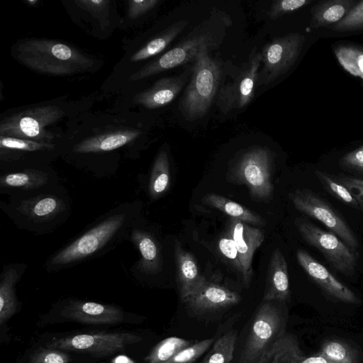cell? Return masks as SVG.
<instances>
[{
    "mask_svg": "<svg viewBox=\"0 0 363 363\" xmlns=\"http://www.w3.org/2000/svg\"><path fill=\"white\" fill-rule=\"evenodd\" d=\"M16 58L38 72L71 75L91 68L94 61L75 48L57 40L31 38L20 43Z\"/></svg>",
    "mask_w": 363,
    "mask_h": 363,
    "instance_id": "1",
    "label": "cell"
},
{
    "mask_svg": "<svg viewBox=\"0 0 363 363\" xmlns=\"http://www.w3.org/2000/svg\"><path fill=\"white\" fill-rule=\"evenodd\" d=\"M214 45L201 47L193 60L191 78L179 104V110L187 121L205 116L218 95L222 68L218 60L209 55Z\"/></svg>",
    "mask_w": 363,
    "mask_h": 363,
    "instance_id": "2",
    "label": "cell"
},
{
    "mask_svg": "<svg viewBox=\"0 0 363 363\" xmlns=\"http://www.w3.org/2000/svg\"><path fill=\"white\" fill-rule=\"evenodd\" d=\"M294 223L302 238L318 249L333 269L347 277L354 274L359 258L357 250L334 233L323 230L303 218H296Z\"/></svg>",
    "mask_w": 363,
    "mask_h": 363,
    "instance_id": "3",
    "label": "cell"
},
{
    "mask_svg": "<svg viewBox=\"0 0 363 363\" xmlns=\"http://www.w3.org/2000/svg\"><path fill=\"white\" fill-rule=\"evenodd\" d=\"M285 333L281 311L270 301L259 308L238 363H258L264 353Z\"/></svg>",
    "mask_w": 363,
    "mask_h": 363,
    "instance_id": "4",
    "label": "cell"
},
{
    "mask_svg": "<svg viewBox=\"0 0 363 363\" xmlns=\"http://www.w3.org/2000/svg\"><path fill=\"white\" fill-rule=\"evenodd\" d=\"M56 106H38L4 118L0 123V135L50 143L54 134L45 128L64 116Z\"/></svg>",
    "mask_w": 363,
    "mask_h": 363,
    "instance_id": "5",
    "label": "cell"
},
{
    "mask_svg": "<svg viewBox=\"0 0 363 363\" xmlns=\"http://www.w3.org/2000/svg\"><path fill=\"white\" fill-rule=\"evenodd\" d=\"M305 42L298 33L277 37L261 50L263 67L259 70L257 86L267 85L286 74L297 60Z\"/></svg>",
    "mask_w": 363,
    "mask_h": 363,
    "instance_id": "6",
    "label": "cell"
},
{
    "mask_svg": "<svg viewBox=\"0 0 363 363\" xmlns=\"http://www.w3.org/2000/svg\"><path fill=\"white\" fill-rule=\"evenodd\" d=\"M272 155L267 147L248 150L238 161L233 171L235 180L245 184L250 195L260 200L268 199L273 192Z\"/></svg>",
    "mask_w": 363,
    "mask_h": 363,
    "instance_id": "7",
    "label": "cell"
},
{
    "mask_svg": "<svg viewBox=\"0 0 363 363\" xmlns=\"http://www.w3.org/2000/svg\"><path fill=\"white\" fill-rule=\"evenodd\" d=\"M294 207L303 214L320 221L350 247L357 250V237L343 218L324 199L310 189H296L289 194Z\"/></svg>",
    "mask_w": 363,
    "mask_h": 363,
    "instance_id": "8",
    "label": "cell"
},
{
    "mask_svg": "<svg viewBox=\"0 0 363 363\" xmlns=\"http://www.w3.org/2000/svg\"><path fill=\"white\" fill-rule=\"evenodd\" d=\"M262 55L253 49L232 81L219 88L216 104L225 114L247 106L254 98Z\"/></svg>",
    "mask_w": 363,
    "mask_h": 363,
    "instance_id": "9",
    "label": "cell"
},
{
    "mask_svg": "<svg viewBox=\"0 0 363 363\" xmlns=\"http://www.w3.org/2000/svg\"><path fill=\"white\" fill-rule=\"evenodd\" d=\"M124 220V214L110 216L56 254L51 263L67 264L89 257L111 240Z\"/></svg>",
    "mask_w": 363,
    "mask_h": 363,
    "instance_id": "10",
    "label": "cell"
},
{
    "mask_svg": "<svg viewBox=\"0 0 363 363\" xmlns=\"http://www.w3.org/2000/svg\"><path fill=\"white\" fill-rule=\"evenodd\" d=\"M205 45H216L215 39L210 33L199 32L197 29L194 34L133 73L130 81L143 79L193 61Z\"/></svg>",
    "mask_w": 363,
    "mask_h": 363,
    "instance_id": "11",
    "label": "cell"
},
{
    "mask_svg": "<svg viewBox=\"0 0 363 363\" xmlns=\"http://www.w3.org/2000/svg\"><path fill=\"white\" fill-rule=\"evenodd\" d=\"M140 340V337L129 333L81 334L58 340L52 347L105 355Z\"/></svg>",
    "mask_w": 363,
    "mask_h": 363,
    "instance_id": "12",
    "label": "cell"
},
{
    "mask_svg": "<svg viewBox=\"0 0 363 363\" xmlns=\"http://www.w3.org/2000/svg\"><path fill=\"white\" fill-rule=\"evenodd\" d=\"M296 259L306 274L328 296L345 303L357 304L361 302L359 298L350 289L335 278L307 251L298 250Z\"/></svg>",
    "mask_w": 363,
    "mask_h": 363,
    "instance_id": "13",
    "label": "cell"
},
{
    "mask_svg": "<svg viewBox=\"0 0 363 363\" xmlns=\"http://www.w3.org/2000/svg\"><path fill=\"white\" fill-rule=\"evenodd\" d=\"M228 234L233 239L242 266V276L246 286H248L252 275V262L255 250L264 239L263 231L253 228L240 220L231 218Z\"/></svg>",
    "mask_w": 363,
    "mask_h": 363,
    "instance_id": "14",
    "label": "cell"
},
{
    "mask_svg": "<svg viewBox=\"0 0 363 363\" xmlns=\"http://www.w3.org/2000/svg\"><path fill=\"white\" fill-rule=\"evenodd\" d=\"M238 294L219 284L206 282L184 302L193 311L201 313L238 303Z\"/></svg>",
    "mask_w": 363,
    "mask_h": 363,
    "instance_id": "15",
    "label": "cell"
},
{
    "mask_svg": "<svg viewBox=\"0 0 363 363\" xmlns=\"http://www.w3.org/2000/svg\"><path fill=\"white\" fill-rule=\"evenodd\" d=\"M188 79L187 74L180 76L163 77L152 86L133 97V102L149 109L163 107L171 103L180 93Z\"/></svg>",
    "mask_w": 363,
    "mask_h": 363,
    "instance_id": "16",
    "label": "cell"
},
{
    "mask_svg": "<svg viewBox=\"0 0 363 363\" xmlns=\"http://www.w3.org/2000/svg\"><path fill=\"white\" fill-rule=\"evenodd\" d=\"M174 257L177 286L180 297L185 302L206 279L199 272L194 257L184 250L179 241L174 245Z\"/></svg>",
    "mask_w": 363,
    "mask_h": 363,
    "instance_id": "17",
    "label": "cell"
},
{
    "mask_svg": "<svg viewBox=\"0 0 363 363\" xmlns=\"http://www.w3.org/2000/svg\"><path fill=\"white\" fill-rule=\"evenodd\" d=\"M62 313L70 319L91 324H113L123 320V313L119 308L94 302L71 303Z\"/></svg>",
    "mask_w": 363,
    "mask_h": 363,
    "instance_id": "18",
    "label": "cell"
},
{
    "mask_svg": "<svg viewBox=\"0 0 363 363\" xmlns=\"http://www.w3.org/2000/svg\"><path fill=\"white\" fill-rule=\"evenodd\" d=\"M290 297L288 267L286 259L279 249H275L269 262L264 301H286Z\"/></svg>",
    "mask_w": 363,
    "mask_h": 363,
    "instance_id": "19",
    "label": "cell"
},
{
    "mask_svg": "<svg viewBox=\"0 0 363 363\" xmlns=\"http://www.w3.org/2000/svg\"><path fill=\"white\" fill-rule=\"evenodd\" d=\"M138 129L123 128L86 138L75 145L73 151L78 153L103 152L121 147L138 138Z\"/></svg>",
    "mask_w": 363,
    "mask_h": 363,
    "instance_id": "20",
    "label": "cell"
},
{
    "mask_svg": "<svg viewBox=\"0 0 363 363\" xmlns=\"http://www.w3.org/2000/svg\"><path fill=\"white\" fill-rule=\"evenodd\" d=\"M353 0H331L320 3L311 10L310 28L313 29L336 24L355 6Z\"/></svg>",
    "mask_w": 363,
    "mask_h": 363,
    "instance_id": "21",
    "label": "cell"
},
{
    "mask_svg": "<svg viewBox=\"0 0 363 363\" xmlns=\"http://www.w3.org/2000/svg\"><path fill=\"white\" fill-rule=\"evenodd\" d=\"M303 359L296 336L285 333L264 353L258 363H301Z\"/></svg>",
    "mask_w": 363,
    "mask_h": 363,
    "instance_id": "22",
    "label": "cell"
},
{
    "mask_svg": "<svg viewBox=\"0 0 363 363\" xmlns=\"http://www.w3.org/2000/svg\"><path fill=\"white\" fill-rule=\"evenodd\" d=\"M132 240L141 255L138 268L146 274L158 273L162 267V258L160 248L152 236L145 231L135 230Z\"/></svg>",
    "mask_w": 363,
    "mask_h": 363,
    "instance_id": "23",
    "label": "cell"
},
{
    "mask_svg": "<svg viewBox=\"0 0 363 363\" xmlns=\"http://www.w3.org/2000/svg\"><path fill=\"white\" fill-rule=\"evenodd\" d=\"M17 209L30 219L46 220L63 211L65 204L56 196H40L23 201Z\"/></svg>",
    "mask_w": 363,
    "mask_h": 363,
    "instance_id": "24",
    "label": "cell"
},
{
    "mask_svg": "<svg viewBox=\"0 0 363 363\" xmlns=\"http://www.w3.org/2000/svg\"><path fill=\"white\" fill-rule=\"evenodd\" d=\"M203 203L211 208L220 210L231 218L238 219L256 225L266 224L265 220L256 212L221 195L208 194L203 197Z\"/></svg>",
    "mask_w": 363,
    "mask_h": 363,
    "instance_id": "25",
    "label": "cell"
},
{
    "mask_svg": "<svg viewBox=\"0 0 363 363\" xmlns=\"http://www.w3.org/2000/svg\"><path fill=\"white\" fill-rule=\"evenodd\" d=\"M188 23L186 20L174 23L136 51L130 57L133 62L153 57L162 52L182 32Z\"/></svg>",
    "mask_w": 363,
    "mask_h": 363,
    "instance_id": "26",
    "label": "cell"
},
{
    "mask_svg": "<svg viewBox=\"0 0 363 363\" xmlns=\"http://www.w3.org/2000/svg\"><path fill=\"white\" fill-rule=\"evenodd\" d=\"M315 175L325 191L333 197L352 208L363 211V203L359 197L341 184L337 178L320 170H315Z\"/></svg>",
    "mask_w": 363,
    "mask_h": 363,
    "instance_id": "27",
    "label": "cell"
},
{
    "mask_svg": "<svg viewBox=\"0 0 363 363\" xmlns=\"http://www.w3.org/2000/svg\"><path fill=\"white\" fill-rule=\"evenodd\" d=\"M18 274L14 269L4 271L0 284V323L9 319L16 311L17 301L14 294V285Z\"/></svg>",
    "mask_w": 363,
    "mask_h": 363,
    "instance_id": "28",
    "label": "cell"
},
{
    "mask_svg": "<svg viewBox=\"0 0 363 363\" xmlns=\"http://www.w3.org/2000/svg\"><path fill=\"white\" fill-rule=\"evenodd\" d=\"M170 183L169 163L165 151H160L153 164L149 182V193L157 199L168 189Z\"/></svg>",
    "mask_w": 363,
    "mask_h": 363,
    "instance_id": "29",
    "label": "cell"
},
{
    "mask_svg": "<svg viewBox=\"0 0 363 363\" xmlns=\"http://www.w3.org/2000/svg\"><path fill=\"white\" fill-rule=\"evenodd\" d=\"M48 175L37 170H25L21 172L11 173L0 179L1 187H18L23 189H37L48 182Z\"/></svg>",
    "mask_w": 363,
    "mask_h": 363,
    "instance_id": "30",
    "label": "cell"
},
{
    "mask_svg": "<svg viewBox=\"0 0 363 363\" xmlns=\"http://www.w3.org/2000/svg\"><path fill=\"white\" fill-rule=\"evenodd\" d=\"M336 57L343 68L351 74L363 79V48L340 45L334 49Z\"/></svg>",
    "mask_w": 363,
    "mask_h": 363,
    "instance_id": "31",
    "label": "cell"
},
{
    "mask_svg": "<svg viewBox=\"0 0 363 363\" xmlns=\"http://www.w3.org/2000/svg\"><path fill=\"white\" fill-rule=\"evenodd\" d=\"M191 345V341L177 337H170L157 344L147 357L148 363H165L181 350Z\"/></svg>",
    "mask_w": 363,
    "mask_h": 363,
    "instance_id": "32",
    "label": "cell"
},
{
    "mask_svg": "<svg viewBox=\"0 0 363 363\" xmlns=\"http://www.w3.org/2000/svg\"><path fill=\"white\" fill-rule=\"evenodd\" d=\"M333 363H357V352L347 343L337 340L325 342L318 353Z\"/></svg>",
    "mask_w": 363,
    "mask_h": 363,
    "instance_id": "33",
    "label": "cell"
},
{
    "mask_svg": "<svg viewBox=\"0 0 363 363\" xmlns=\"http://www.w3.org/2000/svg\"><path fill=\"white\" fill-rule=\"evenodd\" d=\"M237 334L228 331L220 337L201 363H230L233 358Z\"/></svg>",
    "mask_w": 363,
    "mask_h": 363,
    "instance_id": "34",
    "label": "cell"
},
{
    "mask_svg": "<svg viewBox=\"0 0 363 363\" xmlns=\"http://www.w3.org/2000/svg\"><path fill=\"white\" fill-rule=\"evenodd\" d=\"M1 149H10L34 152L44 150H52L55 145L51 143L38 142L35 140L0 135Z\"/></svg>",
    "mask_w": 363,
    "mask_h": 363,
    "instance_id": "35",
    "label": "cell"
},
{
    "mask_svg": "<svg viewBox=\"0 0 363 363\" xmlns=\"http://www.w3.org/2000/svg\"><path fill=\"white\" fill-rule=\"evenodd\" d=\"M213 342V338H208L191 345L165 363H193L207 351Z\"/></svg>",
    "mask_w": 363,
    "mask_h": 363,
    "instance_id": "36",
    "label": "cell"
},
{
    "mask_svg": "<svg viewBox=\"0 0 363 363\" xmlns=\"http://www.w3.org/2000/svg\"><path fill=\"white\" fill-rule=\"evenodd\" d=\"M363 29V1L357 4L345 17L332 26L335 31H349Z\"/></svg>",
    "mask_w": 363,
    "mask_h": 363,
    "instance_id": "37",
    "label": "cell"
},
{
    "mask_svg": "<svg viewBox=\"0 0 363 363\" xmlns=\"http://www.w3.org/2000/svg\"><path fill=\"white\" fill-rule=\"evenodd\" d=\"M312 2V0H278L272 2L268 12L269 18L278 19L294 12Z\"/></svg>",
    "mask_w": 363,
    "mask_h": 363,
    "instance_id": "38",
    "label": "cell"
},
{
    "mask_svg": "<svg viewBox=\"0 0 363 363\" xmlns=\"http://www.w3.org/2000/svg\"><path fill=\"white\" fill-rule=\"evenodd\" d=\"M218 249L221 254L228 258L231 264L234 265L241 273L242 266L240 262L239 255L236 245L233 239L228 235L222 237L218 242Z\"/></svg>",
    "mask_w": 363,
    "mask_h": 363,
    "instance_id": "39",
    "label": "cell"
},
{
    "mask_svg": "<svg viewBox=\"0 0 363 363\" xmlns=\"http://www.w3.org/2000/svg\"><path fill=\"white\" fill-rule=\"evenodd\" d=\"M339 164L344 169L363 174V145L344 155Z\"/></svg>",
    "mask_w": 363,
    "mask_h": 363,
    "instance_id": "40",
    "label": "cell"
},
{
    "mask_svg": "<svg viewBox=\"0 0 363 363\" xmlns=\"http://www.w3.org/2000/svg\"><path fill=\"white\" fill-rule=\"evenodd\" d=\"M74 3L83 10L90 12L102 22L104 14L107 12L109 7L110 1L77 0Z\"/></svg>",
    "mask_w": 363,
    "mask_h": 363,
    "instance_id": "41",
    "label": "cell"
},
{
    "mask_svg": "<svg viewBox=\"0 0 363 363\" xmlns=\"http://www.w3.org/2000/svg\"><path fill=\"white\" fill-rule=\"evenodd\" d=\"M159 2V0L128 1V16L130 19H135L152 10Z\"/></svg>",
    "mask_w": 363,
    "mask_h": 363,
    "instance_id": "42",
    "label": "cell"
},
{
    "mask_svg": "<svg viewBox=\"0 0 363 363\" xmlns=\"http://www.w3.org/2000/svg\"><path fill=\"white\" fill-rule=\"evenodd\" d=\"M67 357L62 352L52 350H43L36 353L30 363H67Z\"/></svg>",
    "mask_w": 363,
    "mask_h": 363,
    "instance_id": "43",
    "label": "cell"
},
{
    "mask_svg": "<svg viewBox=\"0 0 363 363\" xmlns=\"http://www.w3.org/2000/svg\"><path fill=\"white\" fill-rule=\"evenodd\" d=\"M337 179L350 191H357L363 203V179L345 175H339Z\"/></svg>",
    "mask_w": 363,
    "mask_h": 363,
    "instance_id": "44",
    "label": "cell"
},
{
    "mask_svg": "<svg viewBox=\"0 0 363 363\" xmlns=\"http://www.w3.org/2000/svg\"><path fill=\"white\" fill-rule=\"evenodd\" d=\"M301 363H333L323 356L317 354L315 356L304 358Z\"/></svg>",
    "mask_w": 363,
    "mask_h": 363,
    "instance_id": "45",
    "label": "cell"
},
{
    "mask_svg": "<svg viewBox=\"0 0 363 363\" xmlns=\"http://www.w3.org/2000/svg\"><path fill=\"white\" fill-rule=\"evenodd\" d=\"M114 363H134L131 359H130L126 356L121 355L117 357L115 360Z\"/></svg>",
    "mask_w": 363,
    "mask_h": 363,
    "instance_id": "46",
    "label": "cell"
},
{
    "mask_svg": "<svg viewBox=\"0 0 363 363\" xmlns=\"http://www.w3.org/2000/svg\"><path fill=\"white\" fill-rule=\"evenodd\" d=\"M37 2H38L37 1H28V3H29V4H35Z\"/></svg>",
    "mask_w": 363,
    "mask_h": 363,
    "instance_id": "47",
    "label": "cell"
}]
</instances>
